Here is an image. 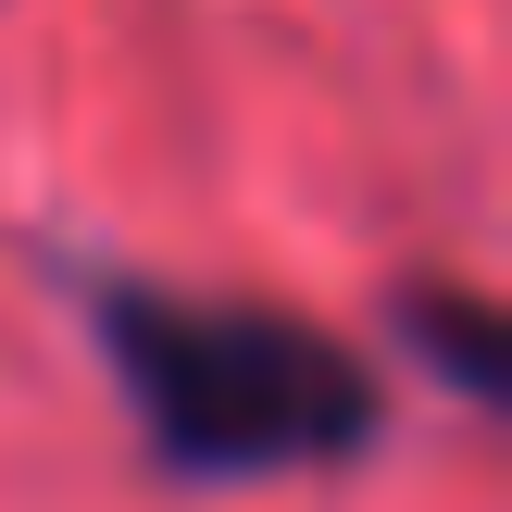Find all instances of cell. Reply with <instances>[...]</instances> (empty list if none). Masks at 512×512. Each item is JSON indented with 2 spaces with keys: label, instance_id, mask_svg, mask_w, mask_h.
<instances>
[{
  "label": "cell",
  "instance_id": "7a4b0ae2",
  "mask_svg": "<svg viewBox=\"0 0 512 512\" xmlns=\"http://www.w3.org/2000/svg\"><path fill=\"white\" fill-rule=\"evenodd\" d=\"M400 325L425 338V363H438L463 400L500 388V313H488V300H463V288H413V313H400Z\"/></svg>",
  "mask_w": 512,
  "mask_h": 512
},
{
  "label": "cell",
  "instance_id": "6da1fadb",
  "mask_svg": "<svg viewBox=\"0 0 512 512\" xmlns=\"http://www.w3.org/2000/svg\"><path fill=\"white\" fill-rule=\"evenodd\" d=\"M100 363L138 413L163 475H313L375 438V375L350 338L250 300H188V288H100Z\"/></svg>",
  "mask_w": 512,
  "mask_h": 512
}]
</instances>
